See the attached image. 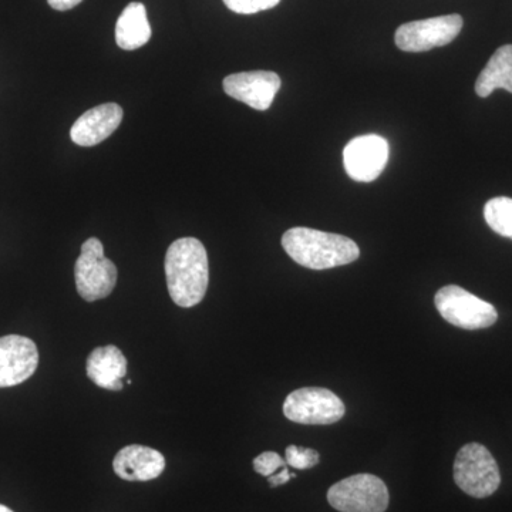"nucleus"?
<instances>
[{
	"instance_id": "ddd939ff",
	"label": "nucleus",
	"mask_w": 512,
	"mask_h": 512,
	"mask_svg": "<svg viewBox=\"0 0 512 512\" xmlns=\"http://www.w3.org/2000/svg\"><path fill=\"white\" fill-rule=\"evenodd\" d=\"M113 470L126 481L156 480L165 470V458L154 448L131 444L114 457Z\"/></svg>"
},
{
	"instance_id": "0eeeda50",
	"label": "nucleus",
	"mask_w": 512,
	"mask_h": 512,
	"mask_svg": "<svg viewBox=\"0 0 512 512\" xmlns=\"http://www.w3.org/2000/svg\"><path fill=\"white\" fill-rule=\"evenodd\" d=\"M342 399L323 387H302L289 394L284 403L286 419L299 424L338 423L345 416Z\"/></svg>"
},
{
	"instance_id": "a211bd4d",
	"label": "nucleus",
	"mask_w": 512,
	"mask_h": 512,
	"mask_svg": "<svg viewBox=\"0 0 512 512\" xmlns=\"http://www.w3.org/2000/svg\"><path fill=\"white\" fill-rule=\"evenodd\" d=\"M285 456L286 464L296 470H309L318 466L320 461L318 451L313 448L289 446L286 448Z\"/></svg>"
},
{
	"instance_id": "dca6fc26",
	"label": "nucleus",
	"mask_w": 512,
	"mask_h": 512,
	"mask_svg": "<svg viewBox=\"0 0 512 512\" xmlns=\"http://www.w3.org/2000/svg\"><path fill=\"white\" fill-rule=\"evenodd\" d=\"M497 89L512 93V45L501 46L478 76L476 93L488 97Z\"/></svg>"
},
{
	"instance_id": "423d86ee",
	"label": "nucleus",
	"mask_w": 512,
	"mask_h": 512,
	"mask_svg": "<svg viewBox=\"0 0 512 512\" xmlns=\"http://www.w3.org/2000/svg\"><path fill=\"white\" fill-rule=\"evenodd\" d=\"M328 501L340 512H384L389 508L387 485L373 474H356L333 484Z\"/></svg>"
},
{
	"instance_id": "f8f14e48",
	"label": "nucleus",
	"mask_w": 512,
	"mask_h": 512,
	"mask_svg": "<svg viewBox=\"0 0 512 512\" xmlns=\"http://www.w3.org/2000/svg\"><path fill=\"white\" fill-rule=\"evenodd\" d=\"M124 111L120 104L104 103L87 110L73 124L70 137L80 147H94L107 140L119 128Z\"/></svg>"
},
{
	"instance_id": "5701e85b",
	"label": "nucleus",
	"mask_w": 512,
	"mask_h": 512,
	"mask_svg": "<svg viewBox=\"0 0 512 512\" xmlns=\"http://www.w3.org/2000/svg\"><path fill=\"white\" fill-rule=\"evenodd\" d=\"M0 512H13L10 508L6 507V505L0 504Z\"/></svg>"
},
{
	"instance_id": "1a4fd4ad",
	"label": "nucleus",
	"mask_w": 512,
	"mask_h": 512,
	"mask_svg": "<svg viewBox=\"0 0 512 512\" xmlns=\"http://www.w3.org/2000/svg\"><path fill=\"white\" fill-rule=\"evenodd\" d=\"M389 153L387 140L376 134L353 138L343 150L346 173L359 183H372L383 173Z\"/></svg>"
},
{
	"instance_id": "412c9836",
	"label": "nucleus",
	"mask_w": 512,
	"mask_h": 512,
	"mask_svg": "<svg viewBox=\"0 0 512 512\" xmlns=\"http://www.w3.org/2000/svg\"><path fill=\"white\" fill-rule=\"evenodd\" d=\"M296 474L289 473L288 467L281 468L278 474H274V476L268 477L269 485L272 488L279 487V485H284L291 481V478H295Z\"/></svg>"
},
{
	"instance_id": "f257e3e1",
	"label": "nucleus",
	"mask_w": 512,
	"mask_h": 512,
	"mask_svg": "<svg viewBox=\"0 0 512 512\" xmlns=\"http://www.w3.org/2000/svg\"><path fill=\"white\" fill-rule=\"evenodd\" d=\"M165 276L171 299L180 308H192L204 299L210 282L207 249L200 239L180 238L165 255Z\"/></svg>"
},
{
	"instance_id": "4468645a",
	"label": "nucleus",
	"mask_w": 512,
	"mask_h": 512,
	"mask_svg": "<svg viewBox=\"0 0 512 512\" xmlns=\"http://www.w3.org/2000/svg\"><path fill=\"white\" fill-rule=\"evenodd\" d=\"M127 375V359L117 346L96 348L87 359V376L101 389L120 392Z\"/></svg>"
},
{
	"instance_id": "f03ea898",
	"label": "nucleus",
	"mask_w": 512,
	"mask_h": 512,
	"mask_svg": "<svg viewBox=\"0 0 512 512\" xmlns=\"http://www.w3.org/2000/svg\"><path fill=\"white\" fill-rule=\"evenodd\" d=\"M282 247L296 264L315 271L349 265L360 256L353 239L312 228L289 229L282 237Z\"/></svg>"
},
{
	"instance_id": "f3484780",
	"label": "nucleus",
	"mask_w": 512,
	"mask_h": 512,
	"mask_svg": "<svg viewBox=\"0 0 512 512\" xmlns=\"http://www.w3.org/2000/svg\"><path fill=\"white\" fill-rule=\"evenodd\" d=\"M484 218L494 232L512 239V198L497 197L488 201L484 207Z\"/></svg>"
},
{
	"instance_id": "9d476101",
	"label": "nucleus",
	"mask_w": 512,
	"mask_h": 512,
	"mask_svg": "<svg viewBox=\"0 0 512 512\" xmlns=\"http://www.w3.org/2000/svg\"><path fill=\"white\" fill-rule=\"evenodd\" d=\"M281 86L282 80L278 74L264 70L235 73L224 79V92L229 97L258 111L268 110L272 106Z\"/></svg>"
},
{
	"instance_id": "4be33fe9",
	"label": "nucleus",
	"mask_w": 512,
	"mask_h": 512,
	"mask_svg": "<svg viewBox=\"0 0 512 512\" xmlns=\"http://www.w3.org/2000/svg\"><path fill=\"white\" fill-rule=\"evenodd\" d=\"M82 2L83 0H47L50 8L59 10V12H66V10L76 8Z\"/></svg>"
},
{
	"instance_id": "6ab92c4d",
	"label": "nucleus",
	"mask_w": 512,
	"mask_h": 512,
	"mask_svg": "<svg viewBox=\"0 0 512 512\" xmlns=\"http://www.w3.org/2000/svg\"><path fill=\"white\" fill-rule=\"evenodd\" d=\"M281 0H224L225 6L239 15H254L275 8Z\"/></svg>"
},
{
	"instance_id": "aec40b11",
	"label": "nucleus",
	"mask_w": 512,
	"mask_h": 512,
	"mask_svg": "<svg viewBox=\"0 0 512 512\" xmlns=\"http://www.w3.org/2000/svg\"><path fill=\"white\" fill-rule=\"evenodd\" d=\"M286 467V460L274 451H265L254 460V470L264 477H271Z\"/></svg>"
},
{
	"instance_id": "20e7f679",
	"label": "nucleus",
	"mask_w": 512,
	"mask_h": 512,
	"mask_svg": "<svg viewBox=\"0 0 512 512\" xmlns=\"http://www.w3.org/2000/svg\"><path fill=\"white\" fill-rule=\"evenodd\" d=\"M76 289L84 301L96 302L107 298L117 284V268L104 255L100 239L89 238L82 245V254L74 266Z\"/></svg>"
},
{
	"instance_id": "7ed1b4c3",
	"label": "nucleus",
	"mask_w": 512,
	"mask_h": 512,
	"mask_svg": "<svg viewBox=\"0 0 512 512\" xmlns=\"http://www.w3.org/2000/svg\"><path fill=\"white\" fill-rule=\"evenodd\" d=\"M454 481L470 497L487 498L500 487V468L483 444H466L454 461Z\"/></svg>"
},
{
	"instance_id": "39448f33",
	"label": "nucleus",
	"mask_w": 512,
	"mask_h": 512,
	"mask_svg": "<svg viewBox=\"0 0 512 512\" xmlns=\"http://www.w3.org/2000/svg\"><path fill=\"white\" fill-rule=\"evenodd\" d=\"M441 318L460 329L477 330L493 326L498 313L491 303L457 285L441 288L434 298Z\"/></svg>"
},
{
	"instance_id": "2eb2a0df",
	"label": "nucleus",
	"mask_w": 512,
	"mask_h": 512,
	"mask_svg": "<svg viewBox=\"0 0 512 512\" xmlns=\"http://www.w3.org/2000/svg\"><path fill=\"white\" fill-rule=\"evenodd\" d=\"M151 39V26L143 3L133 2L121 13L116 25V43L120 49L137 50Z\"/></svg>"
},
{
	"instance_id": "6e6552de",
	"label": "nucleus",
	"mask_w": 512,
	"mask_h": 512,
	"mask_svg": "<svg viewBox=\"0 0 512 512\" xmlns=\"http://www.w3.org/2000/svg\"><path fill=\"white\" fill-rule=\"evenodd\" d=\"M463 25L464 20L460 15L414 20L396 30L394 42L403 52H429L434 47L450 45L460 35Z\"/></svg>"
},
{
	"instance_id": "9b49d317",
	"label": "nucleus",
	"mask_w": 512,
	"mask_h": 512,
	"mask_svg": "<svg viewBox=\"0 0 512 512\" xmlns=\"http://www.w3.org/2000/svg\"><path fill=\"white\" fill-rule=\"evenodd\" d=\"M37 365L39 350L33 340L19 335L0 338V389L26 382Z\"/></svg>"
}]
</instances>
